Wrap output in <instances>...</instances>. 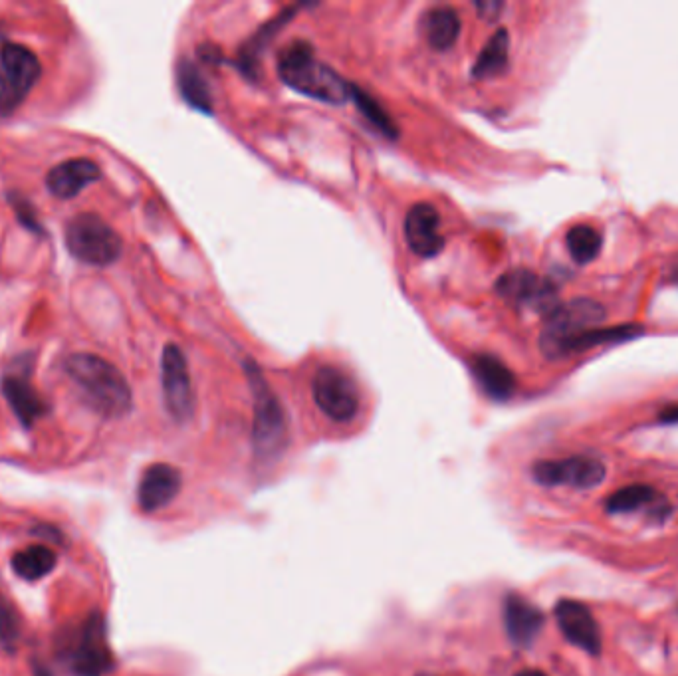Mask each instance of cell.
Listing matches in <instances>:
<instances>
[{
  "label": "cell",
  "mask_w": 678,
  "mask_h": 676,
  "mask_svg": "<svg viewBox=\"0 0 678 676\" xmlns=\"http://www.w3.org/2000/svg\"><path fill=\"white\" fill-rule=\"evenodd\" d=\"M64 371L78 385L86 403L104 419H121L131 411L133 395L125 375L100 355L74 353Z\"/></svg>",
  "instance_id": "6da1fadb"
},
{
  "label": "cell",
  "mask_w": 678,
  "mask_h": 676,
  "mask_svg": "<svg viewBox=\"0 0 678 676\" xmlns=\"http://www.w3.org/2000/svg\"><path fill=\"white\" fill-rule=\"evenodd\" d=\"M278 74L286 86L308 98L332 106L351 100V84H347L334 68L322 64L316 58L312 44L304 40H294L280 52Z\"/></svg>",
  "instance_id": "7a4b0ae2"
},
{
  "label": "cell",
  "mask_w": 678,
  "mask_h": 676,
  "mask_svg": "<svg viewBox=\"0 0 678 676\" xmlns=\"http://www.w3.org/2000/svg\"><path fill=\"white\" fill-rule=\"evenodd\" d=\"M62 661L74 676H104L112 673L113 655L108 641V625L102 613H92L62 641Z\"/></svg>",
  "instance_id": "3957f363"
},
{
  "label": "cell",
  "mask_w": 678,
  "mask_h": 676,
  "mask_svg": "<svg viewBox=\"0 0 678 676\" xmlns=\"http://www.w3.org/2000/svg\"><path fill=\"white\" fill-rule=\"evenodd\" d=\"M605 318V308L595 300L575 298L560 304L546 316V324L540 334V349L548 359L569 357L573 341L587 330L599 328Z\"/></svg>",
  "instance_id": "277c9868"
},
{
  "label": "cell",
  "mask_w": 678,
  "mask_h": 676,
  "mask_svg": "<svg viewBox=\"0 0 678 676\" xmlns=\"http://www.w3.org/2000/svg\"><path fill=\"white\" fill-rule=\"evenodd\" d=\"M66 246L76 260L90 266H110L123 252L121 236L94 213L70 219L66 225Z\"/></svg>",
  "instance_id": "5b68a950"
},
{
  "label": "cell",
  "mask_w": 678,
  "mask_h": 676,
  "mask_svg": "<svg viewBox=\"0 0 678 676\" xmlns=\"http://www.w3.org/2000/svg\"><path fill=\"white\" fill-rule=\"evenodd\" d=\"M246 375L254 393V447L258 454H274L286 441V417L260 369L248 361Z\"/></svg>",
  "instance_id": "8992f818"
},
{
  "label": "cell",
  "mask_w": 678,
  "mask_h": 676,
  "mask_svg": "<svg viewBox=\"0 0 678 676\" xmlns=\"http://www.w3.org/2000/svg\"><path fill=\"white\" fill-rule=\"evenodd\" d=\"M42 76L36 54L22 44H6L0 50V115L14 112Z\"/></svg>",
  "instance_id": "52a82bcc"
},
{
  "label": "cell",
  "mask_w": 678,
  "mask_h": 676,
  "mask_svg": "<svg viewBox=\"0 0 678 676\" xmlns=\"http://www.w3.org/2000/svg\"><path fill=\"white\" fill-rule=\"evenodd\" d=\"M496 294L520 310L542 316L552 314L560 306L558 288L544 276L524 268L502 274L496 282Z\"/></svg>",
  "instance_id": "ba28073f"
},
{
  "label": "cell",
  "mask_w": 678,
  "mask_h": 676,
  "mask_svg": "<svg viewBox=\"0 0 678 676\" xmlns=\"http://www.w3.org/2000/svg\"><path fill=\"white\" fill-rule=\"evenodd\" d=\"M312 393L320 411L336 423H349L359 411L357 385L336 365L318 369L312 381Z\"/></svg>",
  "instance_id": "9c48e42d"
},
{
  "label": "cell",
  "mask_w": 678,
  "mask_h": 676,
  "mask_svg": "<svg viewBox=\"0 0 678 676\" xmlns=\"http://www.w3.org/2000/svg\"><path fill=\"white\" fill-rule=\"evenodd\" d=\"M161 387L169 415L179 423L189 421L195 413V393L187 357L175 343L165 345L161 355Z\"/></svg>",
  "instance_id": "30bf717a"
},
{
  "label": "cell",
  "mask_w": 678,
  "mask_h": 676,
  "mask_svg": "<svg viewBox=\"0 0 678 676\" xmlns=\"http://www.w3.org/2000/svg\"><path fill=\"white\" fill-rule=\"evenodd\" d=\"M605 464L593 456H569L560 460H540L532 468V476L542 486L595 488L605 480Z\"/></svg>",
  "instance_id": "8fae6325"
},
{
  "label": "cell",
  "mask_w": 678,
  "mask_h": 676,
  "mask_svg": "<svg viewBox=\"0 0 678 676\" xmlns=\"http://www.w3.org/2000/svg\"><path fill=\"white\" fill-rule=\"evenodd\" d=\"M405 240L413 254L421 258H435L445 248L441 234V215L431 203H417L405 215Z\"/></svg>",
  "instance_id": "7c38bea8"
},
{
  "label": "cell",
  "mask_w": 678,
  "mask_h": 676,
  "mask_svg": "<svg viewBox=\"0 0 678 676\" xmlns=\"http://www.w3.org/2000/svg\"><path fill=\"white\" fill-rule=\"evenodd\" d=\"M556 621L560 625V631L564 633L565 639L579 647L581 651L589 653L591 657L601 655L603 643H601V631L599 625L589 611L587 605L571 599H562L556 605Z\"/></svg>",
  "instance_id": "4fadbf2b"
},
{
  "label": "cell",
  "mask_w": 678,
  "mask_h": 676,
  "mask_svg": "<svg viewBox=\"0 0 678 676\" xmlns=\"http://www.w3.org/2000/svg\"><path fill=\"white\" fill-rule=\"evenodd\" d=\"M181 490V472L165 462L151 464L137 486V502L143 512H157L173 502Z\"/></svg>",
  "instance_id": "5bb4252c"
},
{
  "label": "cell",
  "mask_w": 678,
  "mask_h": 676,
  "mask_svg": "<svg viewBox=\"0 0 678 676\" xmlns=\"http://www.w3.org/2000/svg\"><path fill=\"white\" fill-rule=\"evenodd\" d=\"M605 510L617 516L645 510L649 518L659 522H665L671 514L669 500L649 484H631L613 492L605 502Z\"/></svg>",
  "instance_id": "9a60e30c"
},
{
  "label": "cell",
  "mask_w": 678,
  "mask_h": 676,
  "mask_svg": "<svg viewBox=\"0 0 678 676\" xmlns=\"http://www.w3.org/2000/svg\"><path fill=\"white\" fill-rule=\"evenodd\" d=\"M100 177L102 169L96 161L86 157L68 159L48 171L46 187L54 197L66 201L78 197L88 185L96 183Z\"/></svg>",
  "instance_id": "2e32d148"
},
{
  "label": "cell",
  "mask_w": 678,
  "mask_h": 676,
  "mask_svg": "<svg viewBox=\"0 0 678 676\" xmlns=\"http://www.w3.org/2000/svg\"><path fill=\"white\" fill-rule=\"evenodd\" d=\"M546 623L544 613L532 601L510 593L504 601V625L510 641L518 647H530Z\"/></svg>",
  "instance_id": "e0dca14e"
},
{
  "label": "cell",
  "mask_w": 678,
  "mask_h": 676,
  "mask_svg": "<svg viewBox=\"0 0 678 676\" xmlns=\"http://www.w3.org/2000/svg\"><path fill=\"white\" fill-rule=\"evenodd\" d=\"M2 395L6 403L10 405L16 419L26 427H34L38 419H42L48 413L46 401L38 395V391L32 387L28 377L24 375H6L2 377Z\"/></svg>",
  "instance_id": "ac0fdd59"
},
{
  "label": "cell",
  "mask_w": 678,
  "mask_h": 676,
  "mask_svg": "<svg viewBox=\"0 0 678 676\" xmlns=\"http://www.w3.org/2000/svg\"><path fill=\"white\" fill-rule=\"evenodd\" d=\"M472 373L480 389L494 401H508L516 391L514 373L494 355L480 353L472 359Z\"/></svg>",
  "instance_id": "d6986e66"
},
{
  "label": "cell",
  "mask_w": 678,
  "mask_h": 676,
  "mask_svg": "<svg viewBox=\"0 0 678 676\" xmlns=\"http://www.w3.org/2000/svg\"><path fill=\"white\" fill-rule=\"evenodd\" d=\"M421 30L433 50L447 52L460 36V16L451 6L431 8L423 16Z\"/></svg>",
  "instance_id": "ffe728a7"
},
{
  "label": "cell",
  "mask_w": 678,
  "mask_h": 676,
  "mask_svg": "<svg viewBox=\"0 0 678 676\" xmlns=\"http://www.w3.org/2000/svg\"><path fill=\"white\" fill-rule=\"evenodd\" d=\"M177 84L183 100L197 112L213 113V94L201 74V70L191 60H181L177 66Z\"/></svg>",
  "instance_id": "44dd1931"
},
{
  "label": "cell",
  "mask_w": 678,
  "mask_h": 676,
  "mask_svg": "<svg viewBox=\"0 0 678 676\" xmlns=\"http://www.w3.org/2000/svg\"><path fill=\"white\" fill-rule=\"evenodd\" d=\"M508 58H510V34L506 28H500L498 32H494V36L486 42V46L478 54L472 68V76L476 80L496 78L508 68Z\"/></svg>",
  "instance_id": "7402d4cb"
},
{
  "label": "cell",
  "mask_w": 678,
  "mask_h": 676,
  "mask_svg": "<svg viewBox=\"0 0 678 676\" xmlns=\"http://www.w3.org/2000/svg\"><path fill=\"white\" fill-rule=\"evenodd\" d=\"M58 556L48 546H30L12 558V569L24 581H38L54 571Z\"/></svg>",
  "instance_id": "603a6c76"
},
{
  "label": "cell",
  "mask_w": 678,
  "mask_h": 676,
  "mask_svg": "<svg viewBox=\"0 0 678 676\" xmlns=\"http://www.w3.org/2000/svg\"><path fill=\"white\" fill-rule=\"evenodd\" d=\"M565 246L573 262L585 266L597 260L603 248V236L597 228L589 225H575L567 230Z\"/></svg>",
  "instance_id": "cb8c5ba5"
},
{
  "label": "cell",
  "mask_w": 678,
  "mask_h": 676,
  "mask_svg": "<svg viewBox=\"0 0 678 676\" xmlns=\"http://www.w3.org/2000/svg\"><path fill=\"white\" fill-rule=\"evenodd\" d=\"M351 100L357 104L359 112L363 113L371 125H375L383 135L387 137H397V125L393 123V119L389 117V113L385 112L377 102L375 98H371L369 94H365L361 88L357 86H351Z\"/></svg>",
  "instance_id": "d4e9b609"
},
{
  "label": "cell",
  "mask_w": 678,
  "mask_h": 676,
  "mask_svg": "<svg viewBox=\"0 0 678 676\" xmlns=\"http://www.w3.org/2000/svg\"><path fill=\"white\" fill-rule=\"evenodd\" d=\"M8 201H10V205H12V211H14L16 219L20 221V225L24 226V228H28V230L34 232V234H40V236L46 234L44 228L40 225V221H38V215H36L34 205H32L26 197H22L20 193H10V195H8Z\"/></svg>",
  "instance_id": "484cf974"
},
{
  "label": "cell",
  "mask_w": 678,
  "mask_h": 676,
  "mask_svg": "<svg viewBox=\"0 0 678 676\" xmlns=\"http://www.w3.org/2000/svg\"><path fill=\"white\" fill-rule=\"evenodd\" d=\"M16 621L10 603L0 595V639L4 643H12L16 639Z\"/></svg>",
  "instance_id": "4316f807"
},
{
  "label": "cell",
  "mask_w": 678,
  "mask_h": 676,
  "mask_svg": "<svg viewBox=\"0 0 678 676\" xmlns=\"http://www.w3.org/2000/svg\"><path fill=\"white\" fill-rule=\"evenodd\" d=\"M476 8H478V14H480V16H484V18H496V16L500 14V10L504 8V4L486 0V2H478Z\"/></svg>",
  "instance_id": "83f0119b"
},
{
  "label": "cell",
  "mask_w": 678,
  "mask_h": 676,
  "mask_svg": "<svg viewBox=\"0 0 678 676\" xmlns=\"http://www.w3.org/2000/svg\"><path fill=\"white\" fill-rule=\"evenodd\" d=\"M659 423H663V425H678V405H671V407L663 409L661 415H659Z\"/></svg>",
  "instance_id": "f1b7e54d"
},
{
  "label": "cell",
  "mask_w": 678,
  "mask_h": 676,
  "mask_svg": "<svg viewBox=\"0 0 678 676\" xmlns=\"http://www.w3.org/2000/svg\"><path fill=\"white\" fill-rule=\"evenodd\" d=\"M516 676H548L542 671H534V669H528V671H520Z\"/></svg>",
  "instance_id": "f546056e"
},
{
  "label": "cell",
  "mask_w": 678,
  "mask_h": 676,
  "mask_svg": "<svg viewBox=\"0 0 678 676\" xmlns=\"http://www.w3.org/2000/svg\"><path fill=\"white\" fill-rule=\"evenodd\" d=\"M34 675H36V676H52V675H50V673H48V671H46V669H42V667H36V669H34Z\"/></svg>",
  "instance_id": "4dcf8cb0"
},
{
  "label": "cell",
  "mask_w": 678,
  "mask_h": 676,
  "mask_svg": "<svg viewBox=\"0 0 678 676\" xmlns=\"http://www.w3.org/2000/svg\"><path fill=\"white\" fill-rule=\"evenodd\" d=\"M423 676H433V675H423Z\"/></svg>",
  "instance_id": "1f68e13d"
}]
</instances>
